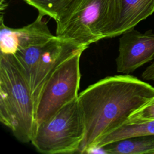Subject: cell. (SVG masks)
Listing matches in <instances>:
<instances>
[{"label": "cell", "mask_w": 154, "mask_h": 154, "mask_svg": "<svg viewBox=\"0 0 154 154\" xmlns=\"http://www.w3.org/2000/svg\"><path fill=\"white\" fill-rule=\"evenodd\" d=\"M154 96V87L130 75L107 76L78 95L85 135L78 153L125 124L130 116Z\"/></svg>", "instance_id": "6da1fadb"}, {"label": "cell", "mask_w": 154, "mask_h": 154, "mask_svg": "<svg viewBox=\"0 0 154 154\" xmlns=\"http://www.w3.org/2000/svg\"><path fill=\"white\" fill-rule=\"evenodd\" d=\"M35 104L29 83L11 54H0V121L22 143L31 141Z\"/></svg>", "instance_id": "7a4b0ae2"}, {"label": "cell", "mask_w": 154, "mask_h": 154, "mask_svg": "<svg viewBox=\"0 0 154 154\" xmlns=\"http://www.w3.org/2000/svg\"><path fill=\"white\" fill-rule=\"evenodd\" d=\"M117 5V0H74L56 22L55 35L86 47L106 38Z\"/></svg>", "instance_id": "3957f363"}, {"label": "cell", "mask_w": 154, "mask_h": 154, "mask_svg": "<svg viewBox=\"0 0 154 154\" xmlns=\"http://www.w3.org/2000/svg\"><path fill=\"white\" fill-rule=\"evenodd\" d=\"M85 135V125L78 98L38 124L31 143L43 153H78Z\"/></svg>", "instance_id": "277c9868"}, {"label": "cell", "mask_w": 154, "mask_h": 154, "mask_svg": "<svg viewBox=\"0 0 154 154\" xmlns=\"http://www.w3.org/2000/svg\"><path fill=\"white\" fill-rule=\"evenodd\" d=\"M79 51L66 60L45 84L36 104V126L78 97L81 72Z\"/></svg>", "instance_id": "5b68a950"}, {"label": "cell", "mask_w": 154, "mask_h": 154, "mask_svg": "<svg viewBox=\"0 0 154 154\" xmlns=\"http://www.w3.org/2000/svg\"><path fill=\"white\" fill-rule=\"evenodd\" d=\"M87 48L62 40L56 35L48 42L35 65L30 83L35 108L43 87L58 67L73 54Z\"/></svg>", "instance_id": "8992f818"}, {"label": "cell", "mask_w": 154, "mask_h": 154, "mask_svg": "<svg viewBox=\"0 0 154 154\" xmlns=\"http://www.w3.org/2000/svg\"><path fill=\"white\" fill-rule=\"evenodd\" d=\"M119 55L116 60L117 71L129 75L154 58V33H141L134 28L121 35Z\"/></svg>", "instance_id": "52a82bcc"}, {"label": "cell", "mask_w": 154, "mask_h": 154, "mask_svg": "<svg viewBox=\"0 0 154 154\" xmlns=\"http://www.w3.org/2000/svg\"><path fill=\"white\" fill-rule=\"evenodd\" d=\"M154 13V0H117L114 23L106 38L121 35L134 29Z\"/></svg>", "instance_id": "ba28073f"}, {"label": "cell", "mask_w": 154, "mask_h": 154, "mask_svg": "<svg viewBox=\"0 0 154 154\" xmlns=\"http://www.w3.org/2000/svg\"><path fill=\"white\" fill-rule=\"evenodd\" d=\"M14 32L17 50L45 43L55 37L51 32L48 22L44 19V16L39 13L32 23L21 28H14Z\"/></svg>", "instance_id": "9c48e42d"}, {"label": "cell", "mask_w": 154, "mask_h": 154, "mask_svg": "<svg viewBox=\"0 0 154 154\" xmlns=\"http://www.w3.org/2000/svg\"><path fill=\"white\" fill-rule=\"evenodd\" d=\"M108 154L154 153V135H141L123 139L103 147Z\"/></svg>", "instance_id": "30bf717a"}, {"label": "cell", "mask_w": 154, "mask_h": 154, "mask_svg": "<svg viewBox=\"0 0 154 154\" xmlns=\"http://www.w3.org/2000/svg\"><path fill=\"white\" fill-rule=\"evenodd\" d=\"M148 135H154V120L126 123L99 139L90 149L102 147L112 142L128 138Z\"/></svg>", "instance_id": "8fae6325"}, {"label": "cell", "mask_w": 154, "mask_h": 154, "mask_svg": "<svg viewBox=\"0 0 154 154\" xmlns=\"http://www.w3.org/2000/svg\"><path fill=\"white\" fill-rule=\"evenodd\" d=\"M37 10L39 14L58 21L74 0H23Z\"/></svg>", "instance_id": "7c38bea8"}, {"label": "cell", "mask_w": 154, "mask_h": 154, "mask_svg": "<svg viewBox=\"0 0 154 154\" xmlns=\"http://www.w3.org/2000/svg\"><path fill=\"white\" fill-rule=\"evenodd\" d=\"M1 53L14 55L17 51V44L14 32V28L6 26L4 23L2 13L1 15L0 24Z\"/></svg>", "instance_id": "4fadbf2b"}, {"label": "cell", "mask_w": 154, "mask_h": 154, "mask_svg": "<svg viewBox=\"0 0 154 154\" xmlns=\"http://www.w3.org/2000/svg\"><path fill=\"white\" fill-rule=\"evenodd\" d=\"M149 120H154V96L138 110L133 112L126 123H136Z\"/></svg>", "instance_id": "5bb4252c"}, {"label": "cell", "mask_w": 154, "mask_h": 154, "mask_svg": "<svg viewBox=\"0 0 154 154\" xmlns=\"http://www.w3.org/2000/svg\"><path fill=\"white\" fill-rule=\"evenodd\" d=\"M142 78L145 80L154 81V62L143 72Z\"/></svg>", "instance_id": "9a60e30c"}, {"label": "cell", "mask_w": 154, "mask_h": 154, "mask_svg": "<svg viewBox=\"0 0 154 154\" xmlns=\"http://www.w3.org/2000/svg\"><path fill=\"white\" fill-rule=\"evenodd\" d=\"M7 4H6V0H0V9L4 10Z\"/></svg>", "instance_id": "2e32d148"}]
</instances>
